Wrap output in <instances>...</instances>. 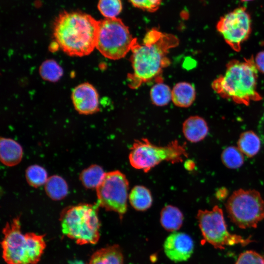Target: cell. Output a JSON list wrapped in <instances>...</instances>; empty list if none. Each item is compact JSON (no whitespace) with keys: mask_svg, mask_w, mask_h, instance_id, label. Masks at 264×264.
<instances>
[{"mask_svg":"<svg viewBox=\"0 0 264 264\" xmlns=\"http://www.w3.org/2000/svg\"><path fill=\"white\" fill-rule=\"evenodd\" d=\"M178 42L174 35L155 29L146 34L142 44L136 40L131 49L132 73L128 76L129 87L137 88L142 83L159 76L163 69L170 64L167 57L170 49L178 45Z\"/></svg>","mask_w":264,"mask_h":264,"instance_id":"obj_1","label":"cell"},{"mask_svg":"<svg viewBox=\"0 0 264 264\" xmlns=\"http://www.w3.org/2000/svg\"><path fill=\"white\" fill-rule=\"evenodd\" d=\"M99 21L79 12H63L56 19L53 35L60 48L71 56H84L96 48Z\"/></svg>","mask_w":264,"mask_h":264,"instance_id":"obj_2","label":"cell"},{"mask_svg":"<svg viewBox=\"0 0 264 264\" xmlns=\"http://www.w3.org/2000/svg\"><path fill=\"white\" fill-rule=\"evenodd\" d=\"M258 72L253 57L243 61L234 59L227 64L224 73L216 78L211 86L222 98L248 106L262 99L257 90Z\"/></svg>","mask_w":264,"mask_h":264,"instance_id":"obj_3","label":"cell"},{"mask_svg":"<svg viewBox=\"0 0 264 264\" xmlns=\"http://www.w3.org/2000/svg\"><path fill=\"white\" fill-rule=\"evenodd\" d=\"M2 257L7 264H36L45 249L44 237L22 233L19 218L7 222L2 230Z\"/></svg>","mask_w":264,"mask_h":264,"instance_id":"obj_4","label":"cell"},{"mask_svg":"<svg viewBox=\"0 0 264 264\" xmlns=\"http://www.w3.org/2000/svg\"><path fill=\"white\" fill-rule=\"evenodd\" d=\"M81 204L66 209L61 216L63 233L78 244H95L100 238L98 207Z\"/></svg>","mask_w":264,"mask_h":264,"instance_id":"obj_5","label":"cell"},{"mask_svg":"<svg viewBox=\"0 0 264 264\" xmlns=\"http://www.w3.org/2000/svg\"><path fill=\"white\" fill-rule=\"evenodd\" d=\"M188 154L185 146L174 140L164 146L155 145L146 138L136 140L130 149L129 159L132 166L148 172L163 161L181 162Z\"/></svg>","mask_w":264,"mask_h":264,"instance_id":"obj_6","label":"cell"},{"mask_svg":"<svg viewBox=\"0 0 264 264\" xmlns=\"http://www.w3.org/2000/svg\"><path fill=\"white\" fill-rule=\"evenodd\" d=\"M225 206L231 221L240 228H256L264 220V199L257 190L234 191Z\"/></svg>","mask_w":264,"mask_h":264,"instance_id":"obj_7","label":"cell"},{"mask_svg":"<svg viewBox=\"0 0 264 264\" xmlns=\"http://www.w3.org/2000/svg\"><path fill=\"white\" fill-rule=\"evenodd\" d=\"M136 40L120 19L99 21L96 48L106 58L115 60L124 57Z\"/></svg>","mask_w":264,"mask_h":264,"instance_id":"obj_8","label":"cell"},{"mask_svg":"<svg viewBox=\"0 0 264 264\" xmlns=\"http://www.w3.org/2000/svg\"><path fill=\"white\" fill-rule=\"evenodd\" d=\"M197 218L204 240L215 248L224 249L226 246L238 244L245 246L253 242L250 238L231 234L227 229L223 211L217 205L211 210H199Z\"/></svg>","mask_w":264,"mask_h":264,"instance_id":"obj_9","label":"cell"},{"mask_svg":"<svg viewBox=\"0 0 264 264\" xmlns=\"http://www.w3.org/2000/svg\"><path fill=\"white\" fill-rule=\"evenodd\" d=\"M96 189L99 206L118 213L121 219L127 211L129 198V182L126 176L118 170L107 173Z\"/></svg>","mask_w":264,"mask_h":264,"instance_id":"obj_10","label":"cell"},{"mask_svg":"<svg viewBox=\"0 0 264 264\" xmlns=\"http://www.w3.org/2000/svg\"><path fill=\"white\" fill-rule=\"evenodd\" d=\"M216 29L231 49L239 52L251 32L250 15L244 7L236 8L220 18Z\"/></svg>","mask_w":264,"mask_h":264,"instance_id":"obj_11","label":"cell"},{"mask_svg":"<svg viewBox=\"0 0 264 264\" xmlns=\"http://www.w3.org/2000/svg\"><path fill=\"white\" fill-rule=\"evenodd\" d=\"M166 256L175 262L187 261L194 250V242L187 234L175 232L166 239L164 244Z\"/></svg>","mask_w":264,"mask_h":264,"instance_id":"obj_12","label":"cell"},{"mask_svg":"<svg viewBox=\"0 0 264 264\" xmlns=\"http://www.w3.org/2000/svg\"><path fill=\"white\" fill-rule=\"evenodd\" d=\"M71 99L75 109L82 114H91L99 111V95L95 88L88 83L76 86Z\"/></svg>","mask_w":264,"mask_h":264,"instance_id":"obj_13","label":"cell"},{"mask_svg":"<svg viewBox=\"0 0 264 264\" xmlns=\"http://www.w3.org/2000/svg\"><path fill=\"white\" fill-rule=\"evenodd\" d=\"M182 132L190 142L197 143L207 135L209 128L207 122L201 117L195 115L188 117L183 123Z\"/></svg>","mask_w":264,"mask_h":264,"instance_id":"obj_14","label":"cell"},{"mask_svg":"<svg viewBox=\"0 0 264 264\" xmlns=\"http://www.w3.org/2000/svg\"><path fill=\"white\" fill-rule=\"evenodd\" d=\"M123 255L117 244L108 246L95 251L87 264H123Z\"/></svg>","mask_w":264,"mask_h":264,"instance_id":"obj_15","label":"cell"},{"mask_svg":"<svg viewBox=\"0 0 264 264\" xmlns=\"http://www.w3.org/2000/svg\"><path fill=\"white\" fill-rule=\"evenodd\" d=\"M1 161L5 165L13 166L19 163L22 157V149L15 140L2 138L0 139Z\"/></svg>","mask_w":264,"mask_h":264,"instance_id":"obj_16","label":"cell"},{"mask_svg":"<svg viewBox=\"0 0 264 264\" xmlns=\"http://www.w3.org/2000/svg\"><path fill=\"white\" fill-rule=\"evenodd\" d=\"M196 92L194 86L188 82L176 84L172 90V100L177 107L188 108L194 102Z\"/></svg>","mask_w":264,"mask_h":264,"instance_id":"obj_17","label":"cell"},{"mask_svg":"<svg viewBox=\"0 0 264 264\" xmlns=\"http://www.w3.org/2000/svg\"><path fill=\"white\" fill-rule=\"evenodd\" d=\"M183 220L182 212L174 206L167 205L161 212V224L168 231H175L179 229L182 224Z\"/></svg>","mask_w":264,"mask_h":264,"instance_id":"obj_18","label":"cell"},{"mask_svg":"<svg viewBox=\"0 0 264 264\" xmlns=\"http://www.w3.org/2000/svg\"><path fill=\"white\" fill-rule=\"evenodd\" d=\"M238 148L248 157L256 155L261 148V140L257 134L252 131L242 132L239 137Z\"/></svg>","mask_w":264,"mask_h":264,"instance_id":"obj_19","label":"cell"},{"mask_svg":"<svg viewBox=\"0 0 264 264\" xmlns=\"http://www.w3.org/2000/svg\"><path fill=\"white\" fill-rule=\"evenodd\" d=\"M131 205L138 211H145L152 205L153 198L150 190L142 185L135 186L129 195Z\"/></svg>","mask_w":264,"mask_h":264,"instance_id":"obj_20","label":"cell"},{"mask_svg":"<svg viewBox=\"0 0 264 264\" xmlns=\"http://www.w3.org/2000/svg\"><path fill=\"white\" fill-rule=\"evenodd\" d=\"M47 195L55 200H60L67 194L68 187L66 181L61 176L55 175L48 178L45 184Z\"/></svg>","mask_w":264,"mask_h":264,"instance_id":"obj_21","label":"cell"},{"mask_svg":"<svg viewBox=\"0 0 264 264\" xmlns=\"http://www.w3.org/2000/svg\"><path fill=\"white\" fill-rule=\"evenodd\" d=\"M105 175L106 173L101 167L93 165L82 172L80 179L86 187L96 188L103 180Z\"/></svg>","mask_w":264,"mask_h":264,"instance_id":"obj_22","label":"cell"},{"mask_svg":"<svg viewBox=\"0 0 264 264\" xmlns=\"http://www.w3.org/2000/svg\"><path fill=\"white\" fill-rule=\"evenodd\" d=\"M150 97L154 105L165 106L172 100V90L167 85L159 81L152 87Z\"/></svg>","mask_w":264,"mask_h":264,"instance_id":"obj_23","label":"cell"},{"mask_svg":"<svg viewBox=\"0 0 264 264\" xmlns=\"http://www.w3.org/2000/svg\"><path fill=\"white\" fill-rule=\"evenodd\" d=\"M221 159L227 168L235 169L241 167L244 162V156L240 149L235 146L224 149L221 154Z\"/></svg>","mask_w":264,"mask_h":264,"instance_id":"obj_24","label":"cell"},{"mask_svg":"<svg viewBox=\"0 0 264 264\" xmlns=\"http://www.w3.org/2000/svg\"><path fill=\"white\" fill-rule=\"evenodd\" d=\"M39 72L44 80L50 82L57 81L63 74L62 68L52 60L44 62L40 67Z\"/></svg>","mask_w":264,"mask_h":264,"instance_id":"obj_25","label":"cell"},{"mask_svg":"<svg viewBox=\"0 0 264 264\" xmlns=\"http://www.w3.org/2000/svg\"><path fill=\"white\" fill-rule=\"evenodd\" d=\"M27 182L37 187L45 184L48 178L46 170L42 167L35 165L29 167L26 171Z\"/></svg>","mask_w":264,"mask_h":264,"instance_id":"obj_26","label":"cell"},{"mask_svg":"<svg viewBox=\"0 0 264 264\" xmlns=\"http://www.w3.org/2000/svg\"><path fill=\"white\" fill-rule=\"evenodd\" d=\"M98 8L106 19L115 18L122 10L121 0H99Z\"/></svg>","mask_w":264,"mask_h":264,"instance_id":"obj_27","label":"cell"},{"mask_svg":"<svg viewBox=\"0 0 264 264\" xmlns=\"http://www.w3.org/2000/svg\"><path fill=\"white\" fill-rule=\"evenodd\" d=\"M235 264H264V257L252 250L242 253Z\"/></svg>","mask_w":264,"mask_h":264,"instance_id":"obj_28","label":"cell"},{"mask_svg":"<svg viewBox=\"0 0 264 264\" xmlns=\"http://www.w3.org/2000/svg\"><path fill=\"white\" fill-rule=\"evenodd\" d=\"M135 7L148 12H153L159 7L161 0H129Z\"/></svg>","mask_w":264,"mask_h":264,"instance_id":"obj_29","label":"cell"},{"mask_svg":"<svg viewBox=\"0 0 264 264\" xmlns=\"http://www.w3.org/2000/svg\"><path fill=\"white\" fill-rule=\"evenodd\" d=\"M254 62L258 70L264 74V50L256 54Z\"/></svg>","mask_w":264,"mask_h":264,"instance_id":"obj_30","label":"cell"},{"mask_svg":"<svg viewBox=\"0 0 264 264\" xmlns=\"http://www.w3.org/2000/svg\"><path fill=\"white\" fill-rule=\"evenodd\" d=\"M228 191L225 187H221L217 190L215 193L216 198L220 200H222L225 199L228 196Z\"/></svg>","mask_w":264,"mask_h":264,"instance_id":"obj_31","label":"cell"},{"mask_svg":"<svg viewBox=\"0 0 264 264\" xmlns=\"http://www.w3.org/2000/svg\"><path fill=\"white\" fill-rule=\"evenodd\" d=\"M185 167L187 170H193L195 167V164L194 162L191 160L188 161L185 163Z\"/></svg>","mask_w":264,"mask_h":264,"instance_id":"obj_32","label":"cell"},{"mask_svg":"<svg viewBox=\"0 0 264 264\" xmlns=\"http://www.w3.org/2000/svg\"><path fill=\"white\" fill-rule=\"evenodd\" d=\"M241 0L242 1H244V2H246V1H252L253 0Z\"/></svg>","mask_w":264,"mask_h":264,"instance_id":"obj_33","label":"cell"},{"mask_svg":"<svg viewBox=\"0 0 264 264\" xmlns=\"http://www.w3.org/2000/svg\"><path fill=\"white\" fill-rule=\"evenodd\" d=\"M263 119L264 120V113L263 114Z\"/></svg>","mask_w":264,"mask_h":264,"instance_id":"obj_34","label":"cell"}]
</instances>
